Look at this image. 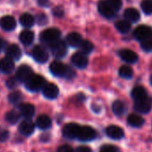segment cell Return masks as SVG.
<instances>
[{"mask_svg":"<svg viewBox=\"0 0 152 152\" xmlns=\"http://www.w3.org/2000/svg\"><path fill=\"white\" fill-rule=\"evenodd\" d=\"M49 70L55 76L66 78L68 80L72 79L75 76L74 71L71 67H69L66 64H64L59 61H54L53 63H51Z\"/></svg>","mask_w":152,"mask_h":152,"instance_id":"obj_1","label":"cell"},{"mask_svg":"<svg viewBox=\"0 0 152 152\" xmlns=\"http://www.w3.org/2000/svg\"><path fill=\"white\" fill-rule=\"evenodd\" d=\"M45 83H46V81L42 76L33 74L31 77L25 83V86H26V89L28 91L35 92V91H39L40 89H43Z\"/></svg>","mask_w":152,"mask_h":152,"instance_id":"obj_2","label":"cell"},{"mask_svg":"<svg viewBox=\"0 0 152 152\" xmlns=\"http://www.w3.org/2000/svg\"><path fill=\"white\" fill-rule=\"evenodd\" d=\"M61 36V32L58 29L56 28H49L45 30L40 34V40L45 43L52 44L59 39Z\"/></svg>","mask_w":152,"mask_h":152,"instance_id":"obj_3","label":"cell"},{"mask_svg":"<svg viewBox=\"0 0 152 152\" xmlns=\"http://www.w3.org/2000/svg\"><path fill=\"white\" fill-rule=\"evenodd\" d=\"M133 36L140 42H142L146 39H151L152 38V28L149 26H147V25H140L134 30Z\"/></svg>","mask_w":152,"mask_h":152,"instance_id":"obj_4","label":"cell"},{"mask_svg":"<svg viewBox=\"0 0 152 152\" xmlns=\"http://www.w3.org/2000/svg\"><path fill=\"white\" fill-rule=\"evenodd\" d=\"M97 137V132L91 126H80L77 139L83 141H90Z\"/></svg>","mask_w":152,"mask_h":152,"instance_id":"obj_5","label":"cell"},{"mask_svg":"<svg viewBox=\"0 0 152 152\" xmlns=\"http://www.w3.org/2000/svg\"><path fill=\"white\" fill-rule=\"evenodd\" d=\"M50 49L54 56L56 58L64 57L67 53V47L64 41L63 40H56V42L50 44Z\"/></svg>","mask_w":152,"mask_h":152,"instance_id":"obj_6","label":"cell"},{"mask_svg":"<svg viewBox=\"0 0 152 152\" xmlns=\"http://www.w3.org/2000/svg\"><path fill=\"white\" fill-rule=\"evenodd\" d=\"M33 75V72H32V69L26 65V64H23V65H21L17 71H16V79L18 80V82H23V83H26L31 76Z\"/></svg>","mask_w":152,"mask_h":152,"instance_id":"obj_7","label":"cell"},{"mask_svg":"<svg viewBox=\"0 0 152 152\" xmlns=\"http://www.w3.org/2000/svg\"><path fill=\"white\" fill-rule=\"evenodd\" d=\"M99 14L107 19H112L115 15V11L107 3L106 0H101L98 5Z\"/></svg>","mask_w":152,"mask_h":152,"instance_id":"obj_8","label":"cell"},{"mask_svg":"<svg viewBox=\"0 0 152 152\" xmlns=\"http://www.w3.org/2000/svg\"><path fill=\"white\" fill-rule=\"evenodd\" d=\"M72 63L74 66H76L77 68L80 69H84L87 67L88 64H89V60L86 55L83 54L82 52H77L72 55Z\"/></svg>","mask_w":152,"mask_h":152,"instance_id":"obj_9","label":"cell"},{"mask_svg":"<svg viewBox=\"0 0 152 152\" xmlns=\"http://www.w3.org/2000/svg\"><path fill=\"white\" fill-rule=\"evenodd\" d=\"M80 130V125L74 123L67 124L63 130V134L67 139H77L78 132Z\"/></svg>","mask_w":152,"mask_h":152,"instance_id":"obj_10","label":"cell"},{"mask_svg":"<svg viewBox=\"0 0 152 152\" xmlns=\"http://www.w3.org/2000/svg\"><path fill=\"white\" fill-rule=\"evenodd\" d=\"M32 56L34 58L35 61H37L38 63L43 64L46 63L48 59V51L41 46H36L33 49H32Z\"/></svg>","mask_w":152,"mask_h":152,"instance_id":"obj_11","label":"cell"},{"mask_svg":"<svg viewBox=\"0 0 152 152\" xmlns=\"http://www.w3.org/2000/svg\"><path fill=\"white\" fill-rule=\"evenodd\" d=\"M42 93L45 98H47L48 99H54L57 98V96L59 94V90L56 84L48 83V84L44 85V87L42 89Z\"/></svg>","mask_w":152,"mask_h":152,"instance_id":"obj_12","label":"cell"},{"mask_svg":"<svg viewBox=\"0 0 152 152\" xmlns=\"http://www.w3.org/2000/svg\"><path fill=\"white\" fill-rule=\"evenodd\" d=\"M118 54L119 56L122 58V60L128 64H134L138 61V55L131 49H127V48L121 49Z\"/></svg>","mask_w":152,"mask_h":152,"instance_id":"obj_13","label":"cell"},{"mask_svg":"<svg viewBox=\"0 0 152 152\" xmlns=\"http://www.w3.org/2000/svg\"><path fill=\"white\" fill-rule=\"evenodd\" d=\"M106 134L113 140H121L124 136V130L116 125H110L106 129Z\"/></svg>","mask_w":152,"mask_h":152,"instance_id":"obj_14","label":"cell"},{"mask_svg":"<svg viewBox=\"0 0 152 152\" xmlns=\"http://www.w3.org/2000/svg\"><path fill=\"white\" fill-rule=\"evenodd\" d=\"M0 27L7 31L15 30L16 27L15 19L11 15H7V16L2 17L0 19Z\"/></svg>","mask_w":152,"mask_h":152,"instance_id":"obj_15","label":"cell"},{"mask_svg":"<svg viewBox=\"0 0 152 152\" xmlns=\"http://www.w3.org/2000/svg\"><path fill=\"white\" fill-rule=\"evenodd\" d=\"M134 109L140 114H147L151 110V103L148 99L137 100L134 103Z\"/></svg>","mask_w":152,"mask_h":152,"instance_id":"obj_16","label":"cell"},{"mask_svg":"<svg viewBox=\"0 0 152 152\" xmlns=\"http://www.w3.org/2000/svg\"><path fill=\"white\" fill-rule=\"evenodd\" d=\"M15 70V63L9 57H4L0 60V71L3 73L9 74Z\"/></svg>","mask_w":152,"mask_h":152,"instance_id":"obj_17","label":"cell"},{"mask_svg":"<svg viewBox=\"0 0 152 152\" xmlns=\"http://www.w3.org/2000/svg\"><path fill=\"white\" fill-rule=\"evenodd\" d=\"M19 132L24 136H30L31 134L33 133L35 130V125L34 124L30 121V120H24L23 121L20 125H19Z\"/></svg>","mask_w":152,"mask_h":152,"instance_id":"obj_18","label":"cell"},{"mask_svg":"<svg viewBox=\"0 0 152 152\" xmlns=\"http://www.w3.org/2000/svg\"><path fill=\"white\" fill-rule=\"evenodd\" d=\"M124 20L128 21L129 23H137L140 19V14L137 9L130 7L125 9L124 13Z\"/></svg>","mask_w":152,"mask_h":152,"instance_id":"obj_19","label":"cell"},{"mask_svg":"<svg viewBox=\"0 0 152 152\" xmlns=\"http://www.w3.org/2000/svg\"><path fill=\"white\" fill-rule=\"evenodd\" d=\"M83 40L82 36L77 32H71L66 36V43L72 48L80 47Z\"/></svg>","mask_w":152,"mask_h":152,"instance_id":"obj_20","label":"cell"},{"mask_svg":"<svg viewBox=\"0 0 152 152\" xmlns=\"http://www.w3.org/2000/svg\"><path fill=\"white\" fill-rule=\"evenodd\" d=\"M7 56L13 61L19 60L22 56L21 48L15 44H12V45L8 46L7 48Z\"/></svg>","mask_w":152,"mask_h":152,"instance_id":"obj_21","label":"cell"},{"mask_svg":"<svg viewBox=\"0 0 152 152\" xmlns=\"http://www.w3.org/2000/svg\"><path fill=\"white\" fill-rule=\"evenodd\" d=\"M20 114L26 119L31 118L35 114V108L31 104H22L20 106Z\"/></svg>","mask_w":152,"mask_h":152,"instance_id":"obj_22","label":"cell"},{"mask_svg":"<svg viewBox=\"0 0 152 152\" xmlns=\"http://www.w3.org/2000/svg\"><path fill=\"white\" fill-rule=\"evenodd\" d=\"M131 95H132V98L135 101L141 100V99H147V91L142 86H136L132 90Z\"/></svg>","mask_w":152,"mask_h":152,"instance_id":"obj_23","label":"cell"},{"mask_svg":"<svg viewBox=\"0 0 152 152\" xmlns=\"http://www.w3.org/2000/svg\"><path fill=\"white\" fill-rule=\"evenodd\" d=\"M19 39H20V41L23 45L29 46L34 40V33L30 30H25V31L21 32V34L19 36Z\"/></svg>","mask_w":152,"mask_h":152,"instance_id":"obj_24","label":"cell"},{"mask_svg":"<svg viewBox=\"0 0 152 152\" xmlns=\"http://www.w3.org/2000/svg\"><path fill=\"white\" fill-rule=\"evenodd\" d=\"M127 122H128V124L131 126L135 127V128H140V127H141L143 125L144 119L140 115H139L131 114L127 117Z\"/></svg>","mask_w":152,"mask_h":152,"instance_id":"obj_25","label":"cell"},{"mask_svg":"<svg viewBox=\"0 0 152 152\" xmlns=\"http://www.w3.org/2000/svg\"><path fill=\"white\" fill-rule=\"evenodd\" d=\"M36 124H37V126L39 129H41V130H47V129L50 128V126L52 124V121H51V119L48 115H39L37 118Z\"/></svg>","mask_w":152,"mask_h":152,"instance_id":"obj_26","label":"cell"},{"mask_svg":"<svg viewBox=\"0 0 152 152\" xmlns=\"http://www.w3.org/2000/svg\"><path fill=\"white\" fill-rule=\"evenodd\" d=\"M115 26L116 30H117L119 32L123 33V34L128 33V32L130 31L131 28H132L131 23H129L128 21H126V20H124V19L117 21V22L115 23Z\"/></svg>","mask_w":152,"mask_h":152,"instance_id":"obj_27","label":"cell"},{"mask_svg":"<svg viewBox=\"0 0 152 152\" xmlns=\"http://www.w3.org/2000/svg\"><path fill=\"white\" fill-rule=\"evenodd\" d=\"M112 110L114 114L117 116H122L126 111V106L123 101L116 100L112 105Z\"/></svg>","mask_w":152,"mask_h":152,"instance_id":"obj_28","label":"cell"},{"mask_svg":"<svg viewBox=\"0 0 152 152\" xmlns=\"http://www.w3.org/2000/svg\"><path fill=\"white\" fill-rule=\"evenodd\" d=\"M20 23L25 28H31L35 23V18L30 14H23L20 17Z\"/></svg>","mask_w":152,"mask_h":152,"instance_id":"obj_29","label":"cell"},{"mask_svg":"<svg viewBox=\"0 0 152 152\" xmlns=\"http://www.w3.org/2000/svg\"><path fill=\"white\" fill-rule=\"evenodd\" d=\"M119 75L124 79H131L133 75V71L129 65H122L119 69Z\"/></svg>","mask_w":152,"mask_h":152,"instance_id":"obj_30","label":"cell"},{"mask_svg":"<svg viewBox=\"0 0 152 152\" xmlns=\"http://www.w3.org/2000/svg\"><path fill=\"white\" fill-rule=\"evenodd\" d=\"M79 48H80L81 50H82L81 52H82L83 54H84V55H88V54L91 53V51H92L93 48H94L93 44H92L90 40H87V39L83 40Z\"/></svg>","mask_w":152,"mask_h":152,"instance_id":"obj_31","label":"cell"},{"mask_svg":"<svg viewBox=\"0 0 152 152\" xmlns=\"http://www.w3.org/2000/svg\"><path fill=\"white\" fill-rule=\"evenodd\" d=\"M19 119H20V114L17 113V112L15 111V110L9 111V112L7 114V115H6V120H7L9 124H16V123L19 121Z\"/></svg>","mask_w":152,"mask_h":152,"instance_id":"obj_32","label":"cell"},{"mask_svg":"<svg viewBox=\"0 0 152 152\" xmlns=\"http://www.w3.org/2000/svg\"><path fill=\"white\" fill-rule=\"evenodd\" d=\"M140 7L145 15H152V0H142Z\"/></svg>","mask_w":152,"mask_h":152,"instance_id":"obj_33","label":"cell"},{"mask_svg":"<svg viewBox=\"0 0 152 152\" xmlns=\"http://www.w3.org/2000/svg\"><path fill=\"white\" fill-rule=\"evenodd\" d=\"M8 99H9V101H10L12 104L17 105V104H19V103L22 102V100H23V96H22L21 92H19V91H15V92H13V93H11V94L9 95Z\"/></svg>","mask_w":152,"mask_h":152,"instance_id":"obj_34","label":"cell"},{"mask_svg":"<svg viewBox=\"0 0 152 152\" xmlns=\"http://www.w3.org/2000/svg\"><path fill=\"white\" fill-rule=\"evenodd\" d=\"M106 1L115 12L119 11L122 8V6H123L122 0H106Z\"/></svg>","mask_w":152,"mask_h":152,"instance_id":"obj_35","label":"cell"},{"mask_svg":"<svg viewBox=\"0 0 152 152\" xmlns=\"http://www.w3.org/2000/svg\"><path fill=\"white\" fill-rule=\"evenodd\" d=\"M140 47L145 52H152V38L140 42Z\"/></svg>","mask_w":152,"mask_h":152,"instance_id":"obj_36","label":"cell"},{"mask_svg":"<svg viewBox=\"0 0 152 152\" xmlns=\"http://www.w3.org/2000/svg\"><path fill=\"white\" fill-rule=\"evenodd\" d=\"M99 152H119V149L113 145H104Z\"/></svg>","mask_w":152,"mask_h":152,"instance_id":"obj_37","label":"cell"},{"mask_svg":"<svg viewBox=\"0 0 152 152\" xmlns=\"http://www.w3.org/2000/svg\"><path fill=\"white\" fill-rule=\"evenodd\" d=\"M9 138V132L5 128H0V142H4Z\"/></svg>","mask_w":152,"mask_h":152,"instance_id":"obj_38","label":"cell"},{"mask_svg":"<svg viewBox=\"0 0 152 152\" xmlns=\"http://www.w3.org/2000/svg\"><path fill=\"white\" fill-rule=\"evenodd\" d=\"M36 20H37V23L40 25H43V24H46L47 22H48V17L44 15V14H39L37 16H36Z\"/></svg>","mask_w":152,"mask_h":152,"instance_id":"obj_39","label":"cell"},{"mask_svg":"<svg viewBox=\"0 0 152 152\" xmlns=\"http://www.w3.org/2000/svg\"><path fill=\"white\" fill-rule=\"evenodd\" d=\"M18 80L15 78V77H14V78H10L7 82V87L8 88H10V89H14V88H15L17 85H18Z\"/></svg>","mask_w":152,"mask_h":152,"instance_id":"obj_40","label":"cell"},{"mask_svg":"<svg viewBox=\"0 0 152 152\" xmlns=\"http://www.w3.org/2000/svg\"><path fill=\"white\" fill-rule=\"evenodd\" d=\"M53 14L56 17H62L64 13V9L61 7H56L53 9Z\"/></svg>","mask_w":152,"mask_h":152,"instance_id":"obj_41","label":"cell"},{"mask_svg":"<svg viewBox=\"0 0 152 152\" xmlns=\"http://www.w3.org/2000/svg\"><path fill=\"white\" fill-rule=\"evenodd\" d=\"M57 152H74V150L69 145H63L58 148Z\"/></svg>","mask_w":152,"mask_h":152,"instance_id":"obj_42","label":"cell"},{"mask_svg":"<svg viewBox=\"0 0 152 152\" xmlns=\"http://www.w3.org/2000/svg\"><path fill=\"white\" fill-rule=\"evenodd\" d=\"M74 152H92L91 148H89V147H86V146H82V147H79L77 148Z\"/></svg>","mask_w":152,"mask_h":152,"instance_id":"obj_43","label":"cell"},{"mask_svg":"<svg viewBox=\"0 0 152 152\" xmlns=\"http://www.w3.org/2000/svg\"><path fill=\"white\" fill-rule=\"evenodd\" d=\"M38 3L42 7H47L49 6V0H38Z\"/></svg>","mask_w":152,"mask_h":152,"instance_id":"obj_44","label":"cell"},{"mask_svg":"<svg viewBox=\"0 0 152 152\" xmlns=\"http://www.w3.org/2000/svg\"><path fill=\"white\" fill-rule=\"evenodd\" d=\"M6 45H7L6 41L2 38H0V52H1L6 48Z\"/></svg>","mask_w":152,"mask_h":152,"instance_id":"obj_45","label":"cell"},{"mask_svg":"<svg viewBox=\"0 0 152 152\" xmlns=\"http://www.w3.org/2000/svg\"><path fill=\"white\" fill-rule=\"evenodd\" d=\"M150 84L152 85V75L150 76Z\"/></svg>","mask_w":152,"mask_h":152,"instance_id":"obj_46","label":"cell"}]
</instances>
